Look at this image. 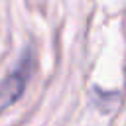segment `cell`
I'll list each match as a JSON object with an SVG mask.
<instances>
[{"label": "cell", "instance_id": "6da1fadb", "mask_svg": "<svg viewBox=\"0 0 126 126\" xmlns=\"http://www.w3.org/2000/svg\"><path fill=\"white\" fill-rule=\"evenodd\" d=\"M32 69H33V57H32V51H26L22 55L18 67L0 81V112L22 96V93L28 85V79L32 75Z\"/></svg>", "mask_w": 126, "mask_h": 126}]
</instances>
